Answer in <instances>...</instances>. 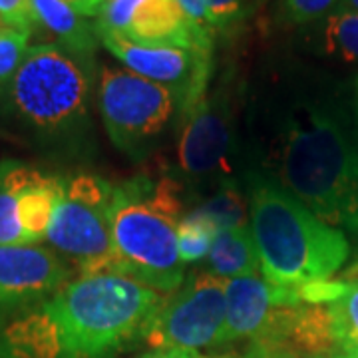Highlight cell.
<instances>
[{"instance_id":"1","label":"cell","mask_w":358,"mask_h":358,"mask_svg":"<svg viewBox=\"0 0 358 358\" xmlns=\"http://www.w3.org/2000/svg\"><path fill=\"white\" fill-rule=\"evenodd\" d=\"M249 171L358 239V76L285 78L241 114Z\"/></svg>"},{"instance_id":"2","label":"cell","mask_w":358,"mask_h":358,"mask_svg":"<svg viewBox=\"0 0 358 358\" xmlns=\"http://www.w3.org/2000/svg\"><path fill=\"white\" fill-rule=\"evenodd\" d=\"M90 62L62 44H36L8 84L6 114L42 150L76 157L94 152Z\"/></svg>"},{"instance_id":"3","label":"cell","mask_w":358,"mask_h":358,"mask_svg":"<svg viewBox=\"0 0 358 358\" xmlns=\"http://www.w3.org/2000/svg\"><path fill=\"white\" fill-rule=\"evenodd\" d=\"M249 227L255 239L261 273L279 289L331 281L350 257V241L315 215L307 205L257 171L243 181Z\"/></svg>"},{"instance_id":"4","label":"cell","mask_w":358,"mask_h":358,"mask_svg":"<svg viewBox=\"0 0 358 358\" xmlns=\"http://www.w3.org/2000/svg\"><path fill=\"white\" fill-rule=\"evenodd\" d=\"M185 193L171 176H148L114 185L110 231L114 271L162 294L185 281V263L178 249V225L185 215Z\"/></svg>"},{"instance_id":"5","label":"cell","mask_w":358,"mask_h":358,"mask_svg":"<svg viewBox=\"0 0 358 358\" xmlns=\"http://www.w3.org/2000/svg\"><path fill=\"white\" fill-rule=\"evenodd\" d=\"M164 294L122 273L78 275L46 301L68 358H112L143 338Z\"/></svg>"},{"instance_id":"6","label":"cell","mask_w":358,"mask_h":358,"mask_svg":"<svg viewBox=\"0 0 358 358\" xmlns=\"http://www.w3.org/2000/svg\"><path fill=\"white\" fill-rule=\"evenodd\" d=\"M247 171L241 114L233 94L219 84L179 115L171 178L197 205L223 187H243Z\"/></svg>"},{"instance_id":"7","label":"cell","mask_w":358,"mask_h":358,"mask_svg":"<svg viewBox=\"0 0 358 358\" xmlns=\"http://www.w3.org/2000/svg\"><path fill=\"white\" fill-rule=\"evenodd\" d=\"M98 108L110 141L131 162L154 154L181 112L171 90L115 66H103L100 72Z\"/></svg>"},{"instance_id":"8","label":"cell","mask_w":358,"mask_h":358,"mask_svg":"<svg viewBox=\"0 0 358 358\" xmlns=\"http://www.w3.org/2000/svg\"><path fill=\"white\" fill-rule=\"evenodd\" d=\"M112 192L114 185L96 173L62 178V193L44 241L78 275L114 271L110 231Z\"/></svg>"},{"instance_id":"9","label":"cell","mask_w":358,"mask_h":358,"mask_svg":"<svg viewBox=\"0 0 358 358\" xmlns=\"http://www.w3.org/2000/svg\"><path fill=\"white\" fill-rule=\"evenodd\" d=\"M225 327V279L209 271L187 277L164 299L143 341L154 350H201L219 346Z\"/></svg>"},{"instance_id":"10","label":"cell","mask_w":358,"mask_h":358,"mask_svg":"<svg viewBox=\"0 0 358 358\" xmlns=\"http://www.w3.org/2000/svg\"><path fill=\"white\" fill-rule=\"evenodd\" d=\"M103 48L117 58L124 68L166 86L178 96L183 114L209 90L213 72V52L164 44H140L122 34L100 30Z\"/></svg>"},{"instance_id":"11","label":"cell","mask_w":358,"mask_h":358,"mask_svg":"<svg viewBox=\"0 0 358 358\" xmlns=\"http://www.w3.org/2000/svg\"><path fill=\"white\" fill-rule=\"evenodd\" d=\"M96 24L140 44L213 52V32L195 24L178 0H110Z\"/></svg>"},{"instance_id":"12","label":"cell","mask_w":358,"mask_h":358,"mask_svg":"<svg viewBox=\"0 0 358 358\" xmlns=\"http://www.w3.org/2000/svg\"><path fill=\"white\" fill-rule=\"evenodd\" d=\"M74 273L48 245H0V322L48 301Z\"/></svg>"},{"instance_id":"13","label":"cell","mask_w":358,"mask_h":358,"mask_svg":"<svg viewBox=\"0 0 358 358\" xmlns=\"http://www.w3.org/2000/svg\"><path fill=\"white\" fill-rule=\"evenodd\" d=\"M301 305L299 289H279L261 271L225 281V327L221 345L239 341L259 343L268 333L277 310Z\"/></svg>"},{"instance_id":"14","label":"cell","mask_w":358,"mask_h":358,"mask_svg":"<svg viewBox=\"0 0 358 358\" xmlns=\"http://www.w3.org/2000/svg\"><path fill=\"white\" fill-rule=\"evenodd\" d=\"M0 358H68L46 301L0 322Z\"/></svg>"},{"instance_id":"15","label":"cell","mask_w":358,"mask_h":358,"mask_svg":"<svg viewBox=\"0 0 358 358\" xmlns=\"http://www.w3.org/2000/svg\"><path fill=\"white\" fill-rule=\"evenodd\" d=\"M36 24L52 32L68 50L90 56L100 42L98 24L74 13L62 0H30Z\"/></svg>"},{"instance_id":"16","label":"cell","mask_w":358,"mask_h":358,"mask_svg":"<svg viewBox=\"0 0 358 358\" xmlns=\"http://www.w3.org/2000/svg\"><path fill=\"white\" fill-rule=\"evenodd\" d=\"M62 193V178L40 171L18 195L16 215L26 243L34 245L46 239L52 217Z\"/></svg>"},{"instance_id":"17","label":"cell","mask_w":358,"mask_h":358,"mask_svg":"<svg viewBox=\"0 0 358 358\" xmlns=\"http://www.w3.org/2000/svg\"><path fill=\"white\" fill-rule=\"evenodd\" d=\"M205 271L217 275L225 281L261 271L251 227L241 225V227L217 231L211 251L207 255Z\"/></svg>"},{"instance_id":"18","label":"cell","mask_w":358,"mask_h":358,"mask_svg":"<svg viewBox=\"0 0 358 358\" xmlns=\"http://www.w3.org/2000/svg\"><path fill=\"white\" fill-rule=\"evenodd\" d=\"M313 26L317 28L308 36L310 50L319 56L358 64V13L338 8Z\"/></svg>"},{"instance_id":"19","label":"cell","mask_w":358,"mask_h":358,"mask_svg":"<svg viewBox=\"0 0 358 358\" xmlns=\"http://www.w3.org/2000/svg\"><path fill=\"white\" fill-rule=\"evenodd\" d=\"M40 169L30 167L18 159L0 162V245H24V233L20 229L16 207L18 195L28 183H32ZM30 245V243H28Z\"/></svg>"},{"instance_id":"20","label":"cell","mask_w":358,"mask_h":358,"mask_svg":"<svg viewBox=\"0 0 358 358\" xmlns=\"http://www.w3.org/2000/svg\"><path fill=\"white\" fill-rule=\"evenodd\" d=\"M192 209L199 211L203 217L209 219L217 227V231L249 225L247 223L249 221V205H247L245 187L241 185L223 187L219 192L211 193L203 201L193 205Z\"/></svg>"},{"instance_id":"21","label":"cell","mask_w":358,"mask_h":358,"mask_svg":"<svg viewBox=\"0 0 358 358\" xmlns=\"http://www.w3.org/2000/svg\"><path fill=\"white\" fill-rule=\"evenodd\" d=\"M334 334L343 352H358V279L343 281V293L329 305Z\"/></svg>"},{"instance_id":"22","label":"cell","mask_w":358,"mask_h":358,"mask_svg":"<svg viewBox=\"0 0 358 358\" xmlns=\"http://www.w3.org/2000/svg\"><path fill=\"white\" fill-rule=\"evenodd\" d=\"M215 235L217 227L209 219L195 209H187L178 225V249L181 261L187 265L207 259Z\"/></svg>"},{"instance_id":"23","label":"cell","mask_w":358,"mask_h":358,"mask_svg":"<svg viewBox=\"0 0 358 358\" xmlns=\"http://www.w3.org/2000/svg\"><path fill=\"white\" fill-rule=\"evenodd\" d=\"M32 32L20 28L0 30V88L6 90L30 50Z\"/></svg>"},{"instance_id":"24","label":"cell","mask_w":358,"mask_h":358,"mask_svg":"<svg viewBox=\"0 0 358 358\" xmlns=\"http://www.w3.org/2000/svg\"><path fill=\"white\" fill-rule=\"evenodd\" d=\"M341 0H279V13L287 24L313 26L338 10Z\"/></svg>"},{"instance_id":"25","label":"cell","mask_w":358,"mask_h":358,"mask_svg":"<svg viewBox=\"0 0 358 358\" xmlns=\"http://www.w3.org/2000/svg\"><path fill=\"white\" fill-rule=\"evenodd\" d=\"M209 26L215 30H225L241 22L253 8V0H203Z\"/></svg>"},{"instance_id":"26","label":"cell","mask_w":358,"mask_h":358,"mask_svg":"<svg viewBox=\"0 0 358 358\" xmlns=\"http://www.w3.org/2000/svg\"><path fill=\"white\" fill-rule=\"evenodd\" d=\"M0 13L4 14V18L10 22L14 28L20 30H34L36 20L34 13L30 6V0H0Z\"/></svg>"},{"instance_id":"27","label":"cell","mask_w":358,"mask_h":358,"mask_svg":"<svg viewBox=\"0 0 358 358\" xmlns=\"http://www.w3.org/2000/svg\"><path fill=\"white\" fill-rule=\"evenodd\" d=\"M178 2L195 24H199L205 30H211L213 32V28L209 26V20H207V10H205L203 0H178Z\"/></svg>"},{"instance_id":"28","label":"cell","mask_w":358,"mask_h":358,"mask_svg":"<svg viewBox=\"0 0 358 358\" xmlns=\"http://www.w3.org/2000/svg\"><path fill=\"white\" fill-rule=\"evenodd\" d=\"M62 2H66L74 13L84 18H98L106 4V0H62Z\"/></svg>"},{"instance_id":"29","label":"cell","mask_w":358,"mask_h":358,"mask_svg":"<svg viewBox=\"0 0 358 358\" xmlns=\"http://www.w3.org/2000/svg\"><path fill=\"white\" fill-rule=\"evenodd\" d=\"M243 358H299V357L293 355L291 350H287V348H281V346L253 343V348H251Z\"/></svg>"},{"instance_id":"30","label":"cell","mask_w":358,"mask_h":358,"mask_svg":"<svg viewBox=\"0 0 358 358\" xmlns=\"http://www.w3.org/2000/svg\"><path fill=\"white\" fill-rule=\"evenodd\" d=\"M140 358H209L199 350H181V348H167V350H152Z\"/></svg>"},{"instance_id":"31","label":"cell","mask_w":358,"mask_h":358,"mask_svg":"<svg viewBox=\"0 0 358 358\" xmlns=\"http://www.w3.org/2000/svg\"><path fill=\"white\" fill-rule=\"evenodd\" d=\"M338 8H345V10L358 13V0H341V6H338Z\"/></svg>"},{"instance_id":"32","label":"cell","mask_w":358,"mask_h":358,"mask_svg":"<svg viewBox=\"0 0 358 358\" xmlns=\"http://www.w3.org/2000/svg\"><path fill=\"white\" fill-rule=\"evenodd\" d=\"M322 358H358V352H336L333 357H322Z\"/></svg>"},{"instance_id":"33","label":"cell","mask_w":358,"mask_h":358,"mask_svg":"<svg viewBox=\"0 0 358 358\" xmlns=\"http://www.w3.org/2000/svg\"><path fill=\"white\" fill-rule=\"evenodd\" d=\"M4 28H14V26H10V22L4 18V14L0 13V30H4Z\"/></svg>"},{"instance_id":"34","label":"cell","mask_w":358,"mask_h":358,"mask_svg":"<svg viewBox=\"0 0 358 358\" xmlns=\"http://www.w3.org/2000/svg\"><path fill=\"white\" fill-rule=\"evenodd\" d=\"M2 92H4V90H2V88H0V98H2Z\"/></svg>"}]
</instances>
